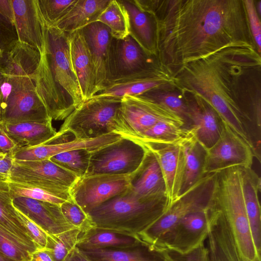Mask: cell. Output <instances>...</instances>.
<instances>
[{
  "label": "cell",
  "mask_w": 261,
  "mask_h": 261,
  "mask_svg": "<svg viewBox=\"0 0 261 261\" xmlns=\"http://www.w3.org/2000/svg\"><path fill=\"white\" fill-rule=\"evenodd\" d=\"M133 1L152 19L155 57L169 74L223 48L256 46L244 0Z\"/></svg>",
  "instance_id": "1"
},
{
  "label": "cell",
  "mask_w": 261,
  "mask_h": 261,
  "mask_svg": "<svg viewBox=\"0 0 261 261\" xmlns=\"http://www.w3.org/2000/svg\"><path fill=\"white\" fill-rule=\"evenodd\" d=\"M180 93L198 96L252 147L247 123L260 132L261 57L256 46L223 48L169 73Z\"/></svg>",
  "instance_id": "2"
},
{
  "label": "cell",
  "mask_w": 261,
  "mask_h": 261,
  "mask_svg": "<svg viewBox=\"0 0 261 261\" xmlns=\"http://www.w3.org/2000/svg\"><path fill=\"white\" fill-rule=\"evenodd\" d=\"M35 84L52 120H65L83 101L71 62L69 34L56 27L45 24L44 50L36 73Z\"/></svg>",
  "instance_id": "3"
},
{
  "label": "cell",
  "mask_w": 261,
  "mask_h": 261,
  "mask_svg": "<svg viewBox=\"0 0 261 261\" xmlns=\"http://www.w3.org/2000/svg\"><path fill=\"white\" fill-rule=\"evenodd\" d=\"M168 208L165 198L142 197L129 187L88 214L96 229L113 231L140 242V236Z\"/></svg>",
  "instance_id": "4"
},
{
  "label": "cell",
  "mask_w": 261,
  "mask_h": 261,
  "mask_svg": "<svg viewBox=\"0 0 261 261\" xmlns=\"http://www.w3.org/2000/svg\"><path fill=\"white\" fill-rule=\"evenodd\" d=\"M242 173L241 167H231L217 173L215 203L228 221L244 259L260 261L253 243L245 208Z\"/></svg>",
  "instance_id": "5"
},
{
  "label": "cell",
  "mask_w": 261,
  "mask_h": 261,
  "mask_svg": "<svg viewBox=\"0 0 261 261\" xmlns=\"http://www.w3.org/2000/svg\"><path fill=\"white\" fill-rule=\"evenodd\" d=\"M3 75L0 122L16 123L51 119L37 92L35 76Z\"/></svg>",
  "instance_id": "6"
},
{
  "label": "cell",
  "mask_w": 261,
  "mask_h": 261,
  "mask_svg": "<svg viewBox=\"0 0 261 261\" xmlns=\"http://www.w3.org/2000/svg\"><path fill=\"white\" fill-rule=\"evenodd\" d=\"M121 98L93 96L83 101L64 120L58 132L76 139L98 138L114 132Z\"/></svg>",
  "instance_id": "7"
},
{
  "label": "cell",
  "mask_w": 261,
  "mask_h": 261,
  "mask_svg": "<svg viewBox=\"0 0 261 261\" xmlns=\"http://www.w3.org/2000/svg\"><path fill=\"white\" fill-rule=\"evenodd\" d=\"M217 173L204 175L182 193L163 215L139 237L141 243L154 246L164 235L180 219L189 213L212 206Z\"/></svg>",
  "instance_id": "8"
},
{
  "label": "cell",
  "mask_w": 261,
  "mask_h": 261,
  "mask_svg": "<svg viewBox=\"0 0 261 261\" xmlns=\"http://www.w3.org/2000/svg\"><path fill=\"white\" fill-rule=\"evenodd\" d=\"M163 121L188 128L183 118L164 106L142 95L126 96L122 98L114 132L122 137L134 139Z\"/></svg>",
  "instance_id": "9"
},
{
  "label": "cell",
  "mask_w": 261,
  "mask_h": 261,
  "mask_svg": "<svg viewBox=\"0 0 261 261\" xmlns=\"http://www.w3.org/2000/svg\"><path fill=\"white\" fill-rule=\"evenodd\" d=\"M145 152L141 144L122 137L90 152L85 175L131 174L141 165Z\"/></svg>",
  "instance_id": "10"
},
{
  "label": "cell",
  "mask_w": 261,
  "mask_h": 261,
  "mask_svg": "<svg viewBox=\"0 0 261 261\" xmlns=\"http://www.w3.org/2000/svg\"><path fill=\"white\" fill-rule=\"evenodd\" d=\"M77 177L49 159H14L8 180L35 186L51 192L69 196V188Z\"/></svg>",
  "instance_id": "11"
},
{
  "label": "cell",
  "mask_w": 261,
  "mask_h": 261,
  "mask_svg": "<svg viewBox=\"0 0 261 261\" xmlns=\"http://www.w3.org/2000/svg\"><path fill=\"white\" fill-rule=\"evenodd\" d=\"M254 153L253 147L222 121L219 139L206 150L203 174L217 173L231 167L251 168Z\"/></svg>",
  "instance_id": "12"
},
{
  "label": "cell",
  "mask_w": 261,
  "mask_h": 261,
  "mask_svg": "<svg viewBox=\"0 0 261 261\" xmlns=\"http://www.w3.org/2000/svg\"><path fill=\"white\" fill-rule=\"evenodd\" d=\"M130 174L85 175L69 188L71 199L86 213L122 193L129 187Z\"/></svg>",
  "instance_id": "13"
},
{
  "label": "cell",
  "mask_w": 261,
  "mask_h": 261,
  "mask_svg": "<svg viewBox=\"0 0 261 261\" xmlns=\"http://www.w3.org/2000/svg\"><path fill=\"white\" fill-rule=\"evenodd\" d=\"M214 205L182 218L153 247L184 254L200 246L208 233Z\"/></svg>",
  "instance_id": "14"
},
{
  "label": "cell",
  "mask_w": 261,
  "mask_h": 261,
  "mask_svg": "<svg viewBox=\"0 0 261 261\" xmlns=\"http://www.w3.org/2000/svg\"><path fill=\"white\" fill-rule=\"evenodd\" d=\"M159 65L156 58L146 53L130 35L123 39L113 38L109 54L110 80L138 73Z\"/></svg>",
  "instance_id": "15"
},
{
  "label": "cell",
  "mask_w": 261,
  "mask_h": 261,
  "mask_svg": "<svg viewBox=\"0 0 261 261\" xmlns=\"http://www.w3.org/2000/svg\"><path fill=\"white\" fill-rule=\"evenodd\" d=\"M181 139L172 143L140 144L153 154L159 163L168 207L180 195L184 182L185 157Z\"/></svg>",
  "instance_id": "16"
},
{
  "label": "cell",
  "mask_w": 261,
  "mask_h": 261,
  "mask_svg": "<svg viewBox=\"0 0 261 261\" xmlns=\"http://www.w3.org/2000/svg\"><path fill=\"white\" fill-rule=\"evenodd\" d=\"M174 88L173 79L160 65L149 70L129 76L111 80L96 96L122 98L137 96L155 89Z\"/></svg>",
  "instance_id": "17"
},
{
  "label": "cell",
  "mask_w": 261,
  "mask_h": 261,
  "mask_svg": "<svg viewBox=\"0 0 261 261\" xmlns=\"http://www.w3.org/2000/svg\"><path fill=\"white\" fill-rule=\"evenodd\" d=\"M69 133L56 135L48 142L34 147L21 148L13 154V159L21 161H37L49 159L51 157L66 151L85 149L93 151L118 141L122 136L114 132L89 139H76L65 141Z\"/></svg>",
  "instance_id": "18"
},
{
  "label": "cell",
  "mask_w": 261,
  "mask_h": 261,
  "mask_svg": "<svg viewBox=\"0 0 261 261\" xmlns=\"http://www.w3.org/2000/svg\"><path fill=\"white\" fill-rule=\"evenodd\" d=\"M89 48L94 75L93 96L103 89L110 80L109 54L113 39L109 29L93 22L81 29Z\"/></svg>",
  "instance_id": "19"
},
{
  "label": "cell",
  "mask_w": 261,
  "mask_h": 261,
  "mask_svg": "<svg viewBox=\"0 0 261 261\" xmlns=\"http://www.w3.org/2000/svg\"><path fill=\"white\" fill-rule=\"evenodd\" d=\"M180 94L188 107L189 127L206 150L219 139L222 121L213 108L203 99L189 93Z\"/></svg>",
  "instance_id": "20"
},
{
  "label": "cell",
  "mask_w": 261,
  "mask_h": 261,
  "mask_svg": "<svg viewBox=\"0 0 261 261\" xmlns=\"http://www.w3.org/2000/svg\"><path fill=\"white\" fill-rule=\"evenodd\" d=\"M18 40L36 48L41 55L45 47V24L37 0H12Z\"/></svg>",
  "instance_id": "21"
},
{
  "label": "cell",
  "mask_w": 261,
  "mask_h": 261,
  "mask_svg": "<svg viewBox=\"0 0 261 261\" xmlns=\"http://www.w3.org/2000/svg\"><path fill=\"white\" fill-rule=\"evenodd\" d=\"M204 243L210 261H246L240 252L228 221L215 204Z\"/></svg>",
  "instance_id": "22"
},
{
  "label": "cell",
  "mask_w": 261,
  "mask_h": 261,
  "mask_svg": "<svg viewBox=\"0 0 261 261\" xmlns=\"http://www.w3.org/2000/svg\"><path fill=\"white\" fill-rule=\"evenodd\" d=\"M14 207L48 234H56L76 228L63 216L60 205L24 197L13 198Z\"/></svg>",
  "instance_id": "23"
},
{
  "label": "cell",
  "mask_w": 261,
  "mask_h": 261,
  "mask_svg": "<svg viewBox=\"0 0 261 261\" xmlns=\"http://www.w3.org/2000/svg\"><path fill=\"white\" fill-rule=\"evenodd\" d=\"M145 149L141 165L130 174L129 187L142 197L166 198L164 180L159 163L153 154Z\"/></svg>",
  "instance_id": "24"
},
{
  "label": "cell",
  "mask_w": 261,
  "mask_h": 261,
  "mask_svg": "<svg viewBox=\"0 0 261 261\" xmlns=\"http://www.w3.org/2000/svg\"><path fill=\"white\" fill-rule=\"evenodd\" d=\"M41 54L35 48L18 40L0 55V71L6 76H35Z\"/></svg>",
  "instance_id": "25"
},
{
  "label": "cell",
  "mask_w": 261,
  "mask_h": 261,
  "mask_svg": "<svg viewBox=\"0 0 261 261\" xmlns=\"http://www.w3.org/2000/svg\"><path fill=\"white\" fill-rule=\"evenodd\" d=\"M68 34L71 62L84 101L93 96L94 75L92 59L81 30Z\"/></svg>",
  "instance_id": "26"
},
{
  "label": "cell",
  "mask_w": 261,
  "mask_h": 261,
  "mask_svg": "<svg viewBox=\"0 0 261 261\" xmlns=\"http://www.w3.org/2000/svg\"><path fill=\"white\" fill-rule=\"evenodd\" d=\"M50 119L45 121H26L16 123L0 122V126L18 147L29 148L46 143L56 135Z\"/></svg>",
  "instance_id": "27"
},
{
  "label": "cell",
  "mask_w": 261,
  "mask_h": 261,
  "mask_svg": "<svg viewBox=\"0 0 261 261\" xmlns=\"http://www.w3.org/2000/svg\"><path fill=\"white\" fill-rule=\"evenodd\" d=\"M242 187L245 208L258 256L261 253L260 179L252 169L243 168Z\"/></svg>",
  "instance_id": "28"
},
{
  "label": "cell",
  "mask_w": 261,
  "mask_h": 261,
  "mask_svg": "<svg viewBox=\"0 0 261 261\" xmlns=\"http://www.w3.org/2000/svg\"><path fill=\"white\" fill-rule=\"evenodd\" d=\"M110 0H77L67 13L54 27L67 34L94 22Z\"/></svg>",
  "instance_id": "29"
},
{
  "label": "cell",
  "mask_w": 261,
  "mask_h": 261,
  "mask_svg": "<svg viewBox=\"0 0 261 261\" xmlns=\"http://www.w3.org/2000/svg\"><path fill=\"white\" fill-rule=\"evenodd\" d=\"M129 19V35L148 55L155 58L154 28L150 15L142 11L133 0H120Z\"/></svg>",
  "instance_id": "30"
},
{
  "label": "cell",
  "mask_w": 261,
  "mask_h": 261,
  "mask_svg": "<svg viewBox=\"0 0 261 261\" xmlns=\"http://www.w3.org/2000/svg\"><path fill=\"white\" fill-rule=\"evenodd\" d=\"M0 225L28 247L37 250L13 203L8 180H0Z\"/></svg>",
  "instance_id": "31"
},
{
  "label": "cell",
  "mask_w": 261,
  "mask_h": 261,
  "mask_svg": "<svg viewBox=\"0 0 261 261\" xmlns=\"http://www.w3.org/2000/svg\"><path fill=\"white\" fill-rule=\"evenodd\" d=\"M181 144L185 157V172L181 194L204 175L203 169L206 150L198 142L190 127L188 128L186 134L181 139Z\"/></svg>",
  "instance_id": "32"
},
{
  "label": "cell",
  "mask_w": 261,
  "mask_h": 261,
  "mask_svg": "<svg viewBox=\"0 0 261 261\" xmlns=\"http://www.w3.org/2000/svg\"><path fill=\"white\" fill-rule=\"evenodd\" d=\"M142 245L136 239L113 231L93 229L82 234L76 247L84 251L99 249L127 250Z\"/></svg>",
  "instance_id": "33"
},
{
  "label": "cell",
  "mask_w": 261,
  "mask_h": 261,
  "mask_svg": "<svg viewBox=\"0 0 261 261\" xmlns=\"http://www.w3.org/2000/svg\"><path fill=\"white\" fill-rule=\"evenodd\" d=\"M84 252L94 261H174L167 250L149 245L133 250L107 249Z\"/></svg>",
  "instance_id": "34"
},
{
  "label": "cell",
  "mask_w": 261,
  "mask_h": 261,
  "mask_svg": "<svg viewBox=\"0 0 261 261\" xmlns=\"http://www.w3.org/2000/svg\"><path fill=\"white\" fill-rule=\"evenodd\" d=\"M95 21L106 25L113 38L123 39L129 35L128 14L120 0H110Z\"/></svg>",
  "instance_id": "35"
},
{
  "label": "cell",
  "mask_w": 261,
  "mask_h": 261,
  "mask_svg": "<svg viewBox=\"0 0 261 261\" xmlns=\"http://www.w3.org/2000/svg\"><path fill=\"white\" fill-rule=\"evenodd\" d=\"M188 128L174 122H160L131 140L140 144L175 143L185 136Z\"/></svg>",
  "instance_id": "36"
},
{
  "label": "cell",
  "mask_w": 261,
  "mask_h": 261,
  "mask_svg": "<svg viewBox=\"0 0 261 261\" xmlns=\"http://www.w3.org/2000/svg\"><path fill=\"white\" fill-rule=\"evenodd\" d=\"M82 234V231L77 228L56 234H48L44 249L48 252L54 261H65L76 247Z\"/></svg>",
  "instance_id": "37"
},
{
  "label": "cell",
  "mask_w": 261,
  "mask_h": 261,
  "mask_svg": "<svg viewBox=\"0 0 261 261\" xmlns=\"http://www.w3.org/2000/svg\"><path fill=\"white\" fill-rule=\"evenodd\" d=\"M91 152L85 149H75L57 154L49 159L80 177L86 173Z\"/></svg>",
  "instance_id": "38"
},
{
  "label": "cell",
  "mask_w": 261,
  "mask_h": 261,
  "mask_svg": "<svg viewBox=\"0 0 261 261\" xmlns=\"http://www.w3.org/2000/svg\"><path fill=\"white\" fill-rule=\"evenodd\" d=\"M167 89H155L141 95L148 98L169 109L183 118L188 128L189 123L187 104L182 95Z\"/></svg>",
  "instance_id": "39"
},
{
  "label": "cell",
  "mask_w": 261,
  "mask_h": 261,
  "mask_svg": "<svg viewBox=\"0 0 261 261\" xmlns=\"http://www.w3.org/2000/svg\"><path fill=\"white\" fill-rule=\"evenodd\" d=\"M12 197H24L37 200L61 205L71 197L57 194L39 187L8 180Z\"/></svg>",
  "instance_id": "40"
},
{
  "label": "cell",
  "mask_w": 261,
  "mask_h": 261,
  "mask_svg": "<svg viewBox=\"0 0 261 261\" xmlns=\"http://www.w3.org/2000/svg\"><path fill=\"white\" fill-rule=\"evenodd\" d=\"M77 0H37L39 9L44 23L54 27L69 11Z\"/></svg>",
  "instance_id": "41"
},
{
  "label": "cell",
  "mask_w": 261,
  "mask_h": 261,
  "mask_svg": "<svg viewBox=\"0 0 261 261\" xmlns=\"http://www.w3.org/2000/svg\"><path fill=\"white\" fill-rule=\"evenodd\" d=\"M31 251L0 225V253L15 261H25Z\"/></svg>",
  "instance_id": "42"
},
{
  "label": "cell",
  "mask_w": 261,
  "mask_h": 261,
  "mask_svg": "<svg viewBox=\"0 0 261 261\" xmlns=\"http://www.w3.org/2000/svg\"><path fill=\"white\" fill-rule=\"evenodd\" d=\"M60 208L68 222L80 229L82 234L95 228L89 214L86 213L71 198L61 204Z\"/></svg>",
  "instance_id": "43"
},
{
  "label": "cell",
  "mask_w": 261,
  "mask_h": 261,
  "mask_svg": "<svg viewBox=\"0 0 261 261\" xmlns=\"http://www.w3.org/2000/svg\"><path fill=\"white\" fill-rule=\"evenodd\" d=\"M248 24L255 44L259 54L261 53V23L254 0H244Z\"/></svg>",
  "instance_id": "44"
},
{
  "label": "cell",
  "mask_w": 261,
  "mask_h": 261,
  "mask_svg": "<svg viewBox=\"0 0 261 261\" xmlns=\"http://www.w3.org/2000/svg\"><path fill=\"white\" fill-rule=\"evenodd\" d=\"M18 215L37 249L45 248L48 234L36 223L17 209Z\"/></svg>",
  "instance_id": "45"
},
{
  "label": "cell",
  "mask_w": 261,
  "mask_h": 261,
  "mask_svg": "<svg viewBox=\"0 0 261 261\" xmlns=\"http://www.w3.org/2000/svg\"><path fill=\"white\" fill-rule=\"evenodd\" d=\"M167 251L174 261H210L204 243L194 250L184 254L169 250Z\"/></svg>",
  "instance_id": "46"
},
{
  "label": "cell",
  "mask_w": 261,
  "mask_h": 261,
  "mask_svg": "<svg viewBox=\"0 0 261 261\" xmlns=\"http://www.w3.org/2000/svg\"><path fill=\"white\" fill-rule=\"evenodd\" d=\"M17 41L18 38L14 25L0 13V47L2 51Z\"/></svg>",
  "instance_id": "47"
},
{
  "label": "cell",
  "mask_w": 261,
  "mask_h": 261,
  "mask_svg": "<svg viewBox=\"0 0 261 261\" xmlns=\"http://www.w3.org/2000/svg\"><path fill=\"white\" fill-rule=\"evenodd\" d=\"M18 150L14 142L0 126V150L12 155Z\"/></svg>",
  "instance_id": "48"
},
{
  "label": "cell",
  "mask_w": 261,
  "mask_h": 261,
  "mask_svg": "<svg viewBox=\"0 0 261 261\" xmlns=\"http://www.w3.org/2000/svg\"><path fill=\"white\" fill-rule=\"evenodd\" d=\"M13 160L12 155L0 150V180L8 179Z\"/></svg>",
  "instance_id": "49"
},
{
  "label": "cell",
  "mask_w": 261,
  "mask_h": 261,
  "mask_svg": "<svg viewBox=\"0 0 261 261\" xmlns=\"http://www.w3.org/2000/svg\"><path fill=\"white\" fill-rule=\"evenodd\" d=\"M0 13L14 25V15L12 0H0Z\"/></svg>",
  "instance_id": "50"
},
{
  "label": "cell",
  "mask_w": 261,
  "mask_h": 261,
  "mask_svg": "<svg viewBox=\"0 0 261 261\" xmlns=\"http://www.w3.org/2000/svg\"><path fill=\"white\" fill-rule=\"evenodd\" d=\"M25 261H54L48 252L44 249H37L31 252Z\"/></svg>",
  "instance_id": "51"
},
{
  "label": "cell",
  "mask_w": 261,
  "mask_h": 261,
  "mask_svg": "<svg viewBox=\"0 0 261 261\" xmlns=\"http://www.w3.org/2000/svg\"><path fill=\"white\" fill-rule=\"evenodd\" d=\"M65 261H94L83 251L75 247Z\"/></svg>",
  "instance_id": "52"
},
{
  "label": "cell",
  "mask_w": 261,
  "mask_h": 261,
  "mask_svg": "<svg viewBox=\"0 0 261 261\" xmlns=\"http://www.w3.org/2000/svg\"><path fill=\"white\" fill-rule=\"evenodd\" d=\"M0 261H15L0 253Z\"/></svg>",
  "instance_id": "53"
},
{
  "label": "cell",
  "mask_w": 261,
  "mask_h": 261,
  "mask_svg": "<svg viewBox=\"0 0 261 261\" xmlns=\"http://www.w3.org/2000/svg\"><path fill=\"white\" fill-rule=\"evenodd\" d=\"M256 9L257 10V12L259 15V16L260 15V12H261V1H259L258 2L256 3V4H255Z\"/></svg>",
  "instance_id": "54"
},
{
  "label": "cell",
  "mask_w": 261,
  "mask_h": 261,
  "mask_svg": "<svg viewBox=\"0 0 261 261\" xmlns=\"http://www.w3.org/2000/svg\"><path fill=\"white\" fill-rule=\"evenodd\" d=\"M3 78V75L0 71V103H1V86H2Z\"/></svg>",
  "instance_id": "55"
},
{
  "label": "cell",
  "mask_w": 261,
  "mask_h": 261,
  "mask_svg": "<svg viewBox=\"0 0 261 261\" xmlns=\"http://www.w3.org/2000/svg\"><path fill=\"white\" fill-rule=\"evenodd\" d=\"M1 53H2V50H1V47H0V55H1Z\"/></svg>",
  "instance_id": "56"
}]
</instances>
